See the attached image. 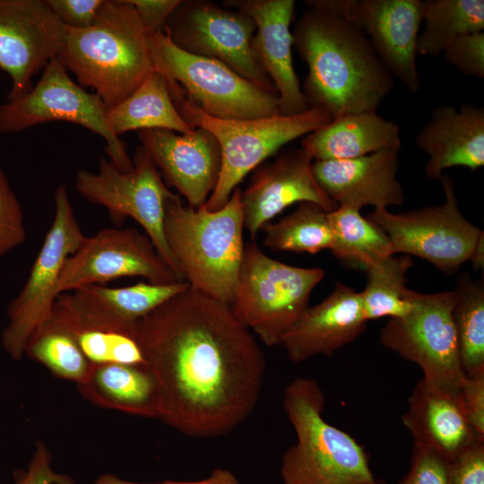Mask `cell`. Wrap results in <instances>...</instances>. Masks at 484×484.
<instances>
[{"instance_id": "obj_1", "label": "cell", "mask_w": 484, "mask_h": 484, "mask_svg": "<svg viewBox=\"0 0 484 484\" xmlns=\"http://www.w3.org/2000/svg\"><path fill=\"white\" fill-rule=\"evenodd\" d=\"M134 336L157 385L158 419L181 434L223 436L256 408L265 357L229 305L189 286L142 318Z\"/></svg>"}, {"instance_id": "obj_2", "label": "cell", "mask_w": 484, "mask_h": 484, "mask_svg": "<svg viewBox=\"0 0 484 484\" xmlns=\"http://www.w3.org/2000/svg\"><path fill=\"white\" fill-rule=\"evenodd\" d=\"M293 45L308 67L303 94L308 107L332 117L376 111L393 84L367 37L353 24L309 8L292 33Z\"/></svg>"}, {"instance_id": "obj_3", "label": "cell", "mask_w": 484, "mask_h": 484, "mask_svg": "<svg viewBox=\"0 0 484 484\" xmlns=\"http://www.w3.org/2000/svg\"><path fill=\"white\" fill-rule=\"evenodd\" d=\"M57 58L81 86L93 88L108 109L154 70L147 31L128 0H105L90 27H65Z\"/></svg>"}, {"instance_id": "obj_4", "label": "cell", "mask_w": 484, "mask_h": 484, "mask_svg": "<svg viewBox=\"0 0 484 484\" xmlns=\"http://www.w3.org/2000/svg\"><path fill=\"white\" fill-rule=\"evenodd\" d=\"M241 190L211 212L192 208L178 197L168 201L164 233L184 280L220 302L231 305L245 245Z\"/></svg>"}, {"instance_id": "obj_5", "label": "cell", "mask_w": 484, "mask_h": 484, "mask_svg": "<svg viewBox=\"0 0 484 484\" xmlns=\"http://www.w3.org/2000/svg\"><path fill=\"white\" fill-rule=\"evenodd\" d=\"M325 397L318 383L297 377L285 388L283 408L297 441L283 454V484H373L367 453L348 433L323 416Z\"/></svg>"}, {"instance_id": "obj_6", "label": "cell", "mask_w": 484, "mask_h": 484, "mask_svg": "<svg viewBox=\"0 0 484 484\" xmlns=\"http://www.w3.org/2000/svg\"><path fill=\"white\" fill-rule=\"evenodd\" d=\"M181 117L194 128H203L218 142L221 164L217 185L203 207H223L241 180L281 147L329 123L333 117L320 107L292 116L226 120L204 113L183 91L171 95Z\"/></svg>"}, {"instance_id": "obj_7", "label": "cell", "mask_w": 484, "mask_h": 484, "mask_svg": "<svg viewBox=\"0 0 484 484\" xmlns=\"http://www.w3.org/2000/svg\"><path fill=\"white\" fill-rule=\"evenodd\" d=\"M324 274L319 267H298L275 260L255 242L248 243L230 307L264 345H281L309 306L312 290Z\"/></svg>"}, {"instance_id": "obj_8", "label": "cell", "mask_w": 484, "mask_h": 484, "mask_svg": "<svg viewBox=\"0 0 484 484\" xmlns=\"http://www.w3.org/2000/svg\"><path fill=\"white\" fill-rule=\"evenodd\" d=\"M147 38L154 70L207 115L226 120L281 115L277 94L260 89L222 62L186 52L163 33H147Z\"/></svg>"}, {"instance_id": "obj_9", "label": "cell", "mask_w": 484, "mask_h": 484, "mask_svg": "<svg viewBox=\"0 0 484 484\" xmlns=\"http://www.w3.org/2000/svg\"><path fill=\"white\" fill-rule=\"evenodd\" d=\"M412 310L389 318L380 332L381 343L402 359L416 363L428 384L459 393L465 374L453 320L454 290L419 293L407 290Z\"/></svg>"}, {"instance_id": "obj_10", "label": "cell", "mask_w": 484, "mask_h": 484, "mask_svg": "<svg viewBox=\"0 0 484 484\" xmlns=\"http://www.w3.org/2000/svg\"><path fill=\"white\" fill-rule=\"evenodd\" d=\"M108 111L97 94L88 92L71 78L56 56L47 65L30 91L0 104V133H20L50 121L74 123L101 136L109 160L126 172L133 168V160L112 131Z\"/></svg>"}, {"instance_id": "obj_11", "label": "cell", "mask_w": 484, "mask_h": 484, "mask_svg": "<svg viewBox=\"0 0 484 484\" xmlns=\"http://www.w3.org/2000/svg\"><path fill=\"white\" fill-rule=\"evenodd\" d=\"M54 201L52 224L28 279L7 307L8 322L1 334V344L13 360L24 356L31 335L50 317L59 295L57 285L64 264L86 238L64 185L56 189Z\"/></svg>"}, {"instance_id": "obj_12", "label": "cell", "mask_w": 484, "mask_h": 484, "mask_svg": "<svg viewBox=\"0 0 484 484\" xmlns=\"http://www.w3.org/2000/svg\"><path fill=\"white\" fill-rule=\"evenodd\" d=\"M74 186L86 200L106 208L117 222L126 217L134 220L162 259L184 280L164 233L166 204L178 195L163 182L143 146L137 148L129 171H121L110 160L101 159L97 173L77 172Z\"/></svg>"}, {"instance_id": "obj_13", "label": "cell", "mask_w": 484, "mask_h": 484, "mask_svg": "<svg viewBox=\"0 0 484 484\" xmlns=\"http://www.w3.org/2000/svg\"><path fill=\"white\" fill-rule=\"evenodd\" d=\"M438 180L445 196L441 204L398 214L376 209L367 219L385 232L395 255L418 256L449 275L469 261L483 231L462 214L449 175Z\"/></svg>"}, {"instance_id": "obj_14", "label": "cell", "mask_w": 484, "mask_h": 484, "mask_svg": "<svg viewBox=\"0 0 484 484\" xmlns=\"http://www.w3.org/2000/svg\"><path fill=\"white\" fill-rule=\"evenodd\" d=\"M253 19L205 0H181L165 34L180 49L217 59L260 89L277 94L255 49Z\"/></svg>"}, {"instance_id": "obj_15", "label": "cell", "mask_w": 484, "mask_h": 484, "mask_svg": "<svg viewBox=\"0 0 484 484\" xmlns=\"http://www.w3.org/2000/svg\"><path fill=\"white\" fill-rule=\"evenodd\" d=\"M306 4L359 29L392 76L409 91H419L416 57L423 1L309 0Z\"/></svg>"}, {"instance_id": "obj_16", "label": "cell", "mask_w": 484, "mask_h": 484, "mask_svg": "<svg viewBox=\"0 0 484 484\" xmlns=\"http://www.w3.org/2000/svg\"><path fill=\"white\" fill-rule=\"evenodd\" d=\"M127 277H143L160 284L185 281L162 259L146 234L134 228H108L86 237L66 259L57 292Z\"/></svg>"}, {"instance_id": "obj_17", "label": "cell", "mask_w": 484, "mask_h": 484, "mask_svg": "<svg viewBox=\"0 0 484 484\" xmlns=\"http://www.w3.org/2000/svg\"><path fill=\"white\" fill-rule=\"evenodd\" d=\"M65 26L46 0H0V69L11 79L8 99L32 88V78L56 57Z\"/></svg>"}, {"instance_id": "obj_18", "label": "cell", "mask_w": 484, "mask_h": 484, "mask_svg": "<svg viewBox=\"0 0 484 484\" xmlns=\"http://www.w3.org/2000/svg\"><path fill=\"white\" fill-rule=\"evenodd\" d=\"M138 137L166 181L186 199L188 206H203L220 171V150L214 136L198 127L188 134L142 130Z\"/></svg>"}, {"instance_id": "obj_19", "label": "cell", "mask_w": 484, "mask_h": 484, "mask_svg": "<svg viewBox=\"0 0 484 484\" xmlns=\"http://www.w3.org/2000/svg\"><path fill=\"white\" fill-rule=\"evenodd\" d=\"M313 159L301 147L281 153L272 163L255 171L241 191L244 226L252 238L263 226L295 203L309 202L327 212L336 209L312 172Z\"/></svg>"}, {"instance_id": "obj_20", "label": "cell", "mask_w": 484, "mask_h": 484, "mask_svg": "<svg viewBox=\"0 0 484 484\" xmlns=\"http://www.w3.org/2000/svg\"><path fill=\"white\" fill-rule=\"evenodd\" d=\"M224 7L251 17L255 23V49L261 65L276 88L280 114L292 116L309 107L293 66L290 22L293 0H228Z\"/></svg>"}, {"instance_id": "obj_21", "label": "cell", "mask_w": 484, "mask_h": 484, "mask_svg": "<svg viewBox=\"0 0 484 484\" xmlns=\"http://www.w3.org/2000/svg\"><path fill=\"white\" fill-rule=\"evenodd\" d=\"M188 287L186 281H147L123 288L90 284L61 293L57 299L82 327L134 336L142 318Z\"/></svg>"}, {"instance_id": "obj_22", "label": "cell", "mask_w": 484, "mask_h": 484, "mask_svg": "<svg viewBox=\"0 0 484 484\" xmlns=\"http://www.w3.org/2000/svg\"><path fill=\"white\" fill-rule=\"evenodd\" d=\"M398 151L383 150L355 159L315 161L313 176L337 206L360 210L369 205L376 210L401 205L404 192L397 180Z\"/></svg>"}, {"instance_id": "obj_23", "label": "cell", "mask_w": 484, "mask_h": 484, "mask_svg": "<svg viewBox=\"0 0 484 484\" xmlns=\"http://www.w3.org/2000/svg\"><path fill=\"white\" fill-rule=\"evenodd\" d=\"M360 292L337 282L320 303L308 306L281 344L295 363L314 356H331L353 342L367 327Z\"/></svg>"}, {"instance_id": "obj_24", "label": "cell", "mask_w": 484, "mask_h": 484, "mask_svg": "<svg viewBox=\"0 0 484 484\" xmlns=\"http://www.w3.org/2000/svg\"><path fill=\"white\" fill-rule=\"evenodd\" d=\"M402 422L414 445L429 448L446 462L467 449L480 437L467 419L461 391L436 388L420 379L408 399Z\"/></svg>"}, {"instance_id": "obj_25", "label": "cell", "mask_w": 484, "mask_h": 484, "mask_svg": "<svg viewBox=\"0 0 484 484\" xmlns=\"http://www.w3.org/2000/svg\"><path fill=\"white\" fill-rule=\"evenodd\" d=\"M415 143L428 156L424 172L429 178L438 180L452 167L476 170L484 165V108L436 107Z\"/></svg>"}, {"instance_id": "obj_26", "label": "cell", "mask_w": 484, "mask_h": 484, "mask_svg": "<svg viewBox=\"0 0 484 484\" xmlns=\"http://www.w3.org/2000/svg\"><path fill=\"white\" fill-rule=\"evenodd\" d=\"M401 145L398 125L376 111L333 117L301 141V148L315 161L355 159L383 150L399 151Z\"/></svg>"}, {"instance_id": "obj_27", "label": "cell", "mask_w": 484, "mask_h": 484, "mask_svg": "<svg viewBox=\"0 0 484 484\" xmlns=\"http://www.w3.org/2000/svg\"><path fill=\"white\" fill-rule=\"evenodd\" d=\"M90 402L129 415L158 419L159 395L147 366L92 365L87 379L77 385Z\"/></svg>"}, {"instance_id": "obj_28", "label": "cell", "mask_w": 484, "mask_h": 484, "mask_svg": "<svg viewBox=\"0 0 484 484\" xmlns=\"http://www.w3.org/2000/svg\"><path fill=\"white\" fill-rule=\"evenodd\" d=\"M108 119L118 137L132 130L165 129L188 134L195 129L181 117L167 79L155 70L128 98L108 109Z\"/></svg>"}, {"instance_id": "obj_29", "label": "cell", "mask_w": 484, "mask_h": 484, "mask_svg": "<svg viewBox=\"0 0 484 484\" xmlns=\"http://www.w3.org/2000/svg\"><path fill=\"white\" fill-rule=\"evenodd\" d=\"M328 219L333 240L331 251L344 265L366 271L395 255L385 232L363 217L360 210L338 205L328 212Z\"/></svg>"}, {"instance_id": "obj_30", "label": "cell", "mask_w": 484, "mask_h": 484, "mask_svg": "<svg viewBox=\"0 0 484 484\" xmlns=\"http://www.w3.org/2000/svg\"><path fill=\"white\" fill-rule=\"evenodd\" d=\"M425 29L417 40V54L436 56L458 37L484 30L483 0L423 1Z\"/></svg>"}, {"instance_id": "obj_31", "label": "cell", "mask_w": 484, "mask_h": 484, "mask_svg": "<svg viewBox=\"0 0 484 484\" xmlns=\"http://www.w3.org/2000/svg\"><path fill=\"white\" fill-rule=\"evenodd\" d=\"M413 264L411 256L393 255L366 270L367 283L360 294L367 322L402 317L412 310L413 302L405 285Z\"/></svg>"}, {"instance_id": "obj_32", "label": "cell", "mask_w": 484, "mask_h": 484, "mask_svg": "<svg viewBox=\"0 0 484 484\" xmlns=\"http://www.w3.org/2000/svg\"><path fill=\"white\" fill-rule=\"evenodd\" d=\"M261 230L264 245L274 251L314 255L333 246L328 212L314 203H300L292 213L266 223Z\"/></svg>"}, {"instance_id": "obj_33", "label": "cell", "mask_w": 484, "mask_h": 484, "mask_svg": "<svg viewBox=\"0 0 484 484\" xmlns=\"http://www.w3.org/2000/svg\"><path fill=\"white\" fill-rule=\"evenodd\" d=\"M453 309L460 358L466 376L484 371V282L463 272Z\"/></svg>"}, {"instance_id": "obj_34", "label": "cell", "mask_w": 484, "mask_h": 484, "mask_svg": "<svg viewBox=\"0 0 484 484\" xmlns=\"http://www.w3.org/2000/svg\"><path fill=\"white\" fill-rule=\"evenodd\" d=\"M24 355L77 385L87 379L92 366L69 332L51 315L31 335Z\"/></svg>"}, {"instance_id": "obj_35", "label": "cell", "mask_w": 484, "mask_h": 484, "mask_svg": "<svg viewBox=\"0 0 484 484\" xmlns=\"http://www.w3.org/2000/svg\"><path fill=\"white\" fill-rule=\"evenodd\" d=\"M51 316L69 332L91 364L146 366L135 336L82 327L56 300Z\"/></svg>"}, {"instance_id": "obj_36", "label": "cell", "mask_w": 484, "mask_h": 484, "mask_svg": "<svg viewBox=\"0 0 484 484\" xmlns=\"http://www.w3.org/2000/svg\"><path fill=\"white\" fill-rule=\"evenodd\" d=\"M26 238L22 205L0 168V259L24 244Z\"/></svg>"}, {"instance_id": "obj_37", "label": "cell", "mask_w": 484, "mask_h": 484, "mask_svg": "<svg viewBox=\"0 0 484 484\" xmlns=\"http://www.w3.org/2000/svg\"><path fill=\"white\" fill-rule=\"evenodd\" d=\"M447 63L461 73L476 78L484 77V32L464 34L451 42L443 51Z\"/></svg>"}, {"instance_id": "obj_38", "label": "cell", "mask_w": 484, "mask_h": 484, "mask_svg": "<svg viewBox=\"0 0 484 484\" xmlns=\"http://www.w3.org/2000/svg\"><path fill=\"white\" fill-rule=\"evenodd\" d=\"M400 484H448L447 462L434 450L414 445L411 468Z\"/></svg>"}, {"instance_id": "obj_39", "label": "cell", "mask_w": 484, "mask_h": 484, "mask_svg": "<svg viewBox=\"0 0 484 484\" xmlns=\"http://www.w3.org/2000/svg\"><path fill=\"white\" fill-rule=\"evenodd\" d=\"M51 463L49 449L38 441L27 468L13 473V484H76L71 476L56 471Z\"/></svg>"}, {"instance_id": "obj_40", "label": "cell", "mask_w": 484, "mask_h": 484, "mask_svg": "<svg viewBox=\"0 0 484 484\" xmlns=\"http://www.w3.org/2000/svg\"><path fill=\"white\" fill-rule=\"evenodd\" d=\"M448 484H484V440L447 462Z\"/></svg>"}, {"instance_id": "obj_41", "label": "cell", "mask_w": 484, "mask_h": 484, "mask_svg": "<svg viewBox=\"0 0 484 484\" xmlns=\"http://www.w3.org/2000/svg\"><path fill=\"white\" fill-rule=\"evenodd\" d=\"M105 0H46L58 20L65 26L84 29L92 25Z\"/></svg>"}, {"instance_id": "obj_42", "label": "cell", "mask_w": 484, "mask_h": 484, "mask_svg": "<svg viewBox=\"0 0 484 484\" xmlns=\"http://www.w3.org/2000/svg\"><path fill=\"white\" fill-rule=\"evenodd\" d=\"M461 396L471 427L480 437L484 438V371L465 376Z\"/></svg>"}, {"instance_id": "obj_43", "label": "cell", "mask_w": 484, "mask_h": 484, "mask_svg": "<svg viewBox=\"0 0 484 484\" xmlns=\"http://www.w3.org/2000/svg\"><path fill=\"white\" fill-rule=\"evenodd\" d=\"M147 33L165 34L166 23L181 0H128Z\"/></svg>"}, {"instance_id": "obj_44", "label": "cell", "mask_w": 484, "mask_h": 484, "mask_svg": "<svg viewBox=\"0 0 484 484\" xmlns=\"http://www.w3.org/2000/svg\"><path fill=\"white\" fill-rule=\"evenodd\" d=\"M93 484H241L238 477L229 469L215 468L208 477L187 481L166 480L162 482L144 483L124 480L113 473H103L99 475Z\"/></svg>"}, {"instance_id": "obj_45", "label": "cell", "mask_w": 484, "mask_h": 484, "mask_svg": "<svg viewBox=\"0 0 484 484\" xmlns=\"http://www.w3.org/2000/svg\"><path fill=\"white\" fill-rule=\"evenodd\" d=\"M471 262L475 271H483L484 269V233L480 236L475 247L469 259Z\"/></svg>"}, {"instance_id": "obj_46", "label": "cell", "mask_w": 484, "mask_h": 484, "mask_svg": "<svg viewBox=\"0 0 484 484\" xmlns=\"http://www.w3.org/2000/svg\"><path fill=\"white\" fill-rule=\"evenodd\" d=\"M373 484H385V482L376 480V481Z\"/></svg>"}]
</instances>
